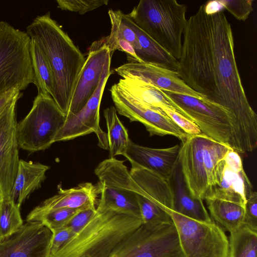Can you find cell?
Masks as SVG:
<instances>
[{
  "label": "cell",
  "mask_w": 257,
  "mask_h": 257,
  "mask_svg": "<svg viewBox=\"0 0 257 257\" xmlns=\"http://www.w3.org/2000/svg\"><path fill=\"white\" fill-rule=\"evenodd\" d=\"M204 9L206 14H213L222 11L223 7L218 1H211L208 2L206 5L204 4Z\"/></svg>",
  "instance_id": "41"
},
{
  "label": "cell",
  "mask_w": 257,
  "mask_h": 257,
  "mask_svg": "<svg viewBox=\"0 0 257 257\" xmlns=\"http://www.w3.org/2000/svg\"><path fill=\"white\" fill-rule=\"evenodd\" d=\"M55 195L43 201L33 210L37 212L47 211L60 208L81 209L95 206L99 195L96 185L91 183H81L68 189L58 187Z\"/></svg>",
  "instance_id": "21"
},
{
  "label": "cell",
  "mask_w": 257,
  "mask_h": 257,
  "mask_svg": "<svg viewBox=\"0 0 257 257\" xmlns=\"http://www.w3.org/2000/svg\"><path fill=\"white\" fill-rule=\"evenodd\" d=\"M96 211V206H90L79 209L64 227L71 229L75 234L78 233L89 222Z\"/></svg>",
  "instance_id": "35"
},
{
  "label": "cell",
  "mask_w": 257,
  "mask_h": 257,
  "mask_svg": "<svg viewBox=\"0 0 257 257\" xmlns=\"http://www.w3.org/2000/svg\"><path fill=\"white\" fill-rule=\"evenodd\" d=\"M94 173L98 179L96 186L100 195L96 208L142 218L137 183L123 161L115 158L104 160Z\"/></svg>",
  "instance_id": "7"
},
{
  "label": "cell",
  "mask_w": 257,
  "mask_h": 257,
  "mask_svg": "<svg viewBox=\"0 0 257 257\" xmlns=\"http://www.w3.org/2000/svg\"><path fill=\"white\" fill-rule=\"evenodd\" d=\"M173 197V211L187 217L203 222L211 218L203 200L193 197L186 184L179 159L168 179Z\"/></svg>",
  "instance_id": "20"
},
{
  "label": "cell",
  "mask_w": 257,
  "mask_h": 257,
  "mask_svg": "<svg viewBox=\"0 0 257 257\" xmlns=\"http://www.w3.org/2000/svg\"><path fill=\"white\" fill-rule=\"evenodd\" d=\"M237 20L245 21L253 11L252 0H218Z\"/></svg>",
  "instance_id": "34"
},
{
  "label": "cell",
  "mask_w": 257,
  "mask_h": 257,
  "mask_svg": "<svg viewBox=\"0 0 257 257\" xmlns=\"http://www.w3.org/2000/svg\"><path fill=\"white\" fill-rule=\"evenodd\" d=\"M103 114L107 128L109 158L122 155L131 140L127 131L119 120L115 107L106 108Z\"/></svg>",
  "instance_id": "27"
},
{
  "label": "cell",
  "mask_w": 257,
  "mask_h": 257,
  "mask_svg": "<svg viewBox=\"0 0 257 257\" xmlns=\"http://www.w3.org/2000/svg\"><path fill=\"white\" fill-rule=\"evenodd\" d=\"M53 232L42 223L27 221L0 242V257H50Z\"/></svg>",
  "instance_id": "15"
},
{
  "label": "cell",
  "mask_w": 257,
  "mask_h": 257,
  "mask_svg": "<svg viewBox=\"0 0 257 257\" xmlns=\"http://www.w3.org/2000/svg\"><path fill=\"white\" fill-rule=\"evenodd\" d=\"M127 25L135 33L141 49L136 51L138 57L143 62L159 65L178 71L179 60L158 45L125 15Z\"/></svg>",
  "instance_id": "23"
},
{
  "label": "cell",
  "mask_w": 257,
  "mask_h": 257,
  "mask_svg": "<svg viewBox=\"0 0 257 257\" xmlns=\"http://www.w3.org/2000/svg\"><path fill=\"white\" fill-rule=\"evenodd\" d=\"M143 223L142 219L100 209L52 257H111L120 243Z\"/></svg>",
  "instance_id": "3"
},
{
  "label": "cell",
  "mask_w": 257,
  "mask_h": 257,
  "mask_svg": "<svg viewBox=\"0 0 257 257\" xmlns=\"http://www.w3.org/2000/svg\"><path fill=\"white\" fill-rule=\"evenodd\" d=\"M26 33L39 47L51 67L54 77L52 97L66 115L85 61L84 55L51 17L50 12L36 17L27 27Z\"/></svg>",
  "instance_id": "2"
},
{
  "label": "cell",
  "mask_w": 257,
  "mask_h": 257,
  "mask_svg": "<svg viewBox=\"0 0 257 257\" xmlns=\"http://www.w3.org/2000/svg\"><path fill=\"white\" fill-rule=\"evenodd\" d=\"M66 120L51 96L37 94L30 112L17 123L19 147L31 153L49 148Z\"/></svg>",
  "instance_id": "8"
},
{
  "label": "cell",
  "mask_w": 257,
  "mask_h": 257,
  "mask_svg": "<svg viewBox=\"0 0 257 257\" xmlns=\"http://www.w3.org/2000/svg\"><path fill=\"white\" fill-rule=\"evenodd\" d=\"M111 58L109 49L105 45L95 49L89 48L72 94L66 118L81 110L93 95L101 80L104 67Z\"/></svg>",
  "instance_id": "17"
},
{
  "label": "cell",
  "mask_w": 257,
  "mask_h": 257,
  "mask_svg": "<svg viewBox=\"0 0 257 257\" xmlns=\"http://www.w3.org/2000/svg\"><path fill=\"white\" fill-rule=\"evenodd\" d=\"M232 149L202 134L181 143L179 154L187 188L195 198L205 200L214 180L219 162Z\"/></svg>",
  "instance_id": "5"
},
{
  "label": "cell",
  "mask_w": 257,
  "mask_h": 257,
  "mask_svg": "<svg viewBox=\"0 0 257 257\" xmlns=\"http://www.w3.org/2000/svg\"><path fill=\"white\" fill-rule=\"evenodd\" d=\"M228 241V257H257V231L243 225Z\"/></svg>",
  "instance_id": "29"
},
{
  "label": "cell",
  "mask_w": 257,
  "mask_h": 257,
  "mask_svg": "<svg viewBox=\"0 0 257 257\" xmlns=\"http://www.w3.org/2000/svg\"><path fill=\"white\" fill-rule=\"evenodd\" d=\"M234 49L224 12L207 14L203 4L187 20L177 72L190 88L229 113L234 121L230 147L246 153L257 146V116L242 86Z\"/></svg>",
  "instance_id": "1"
},
{
  "label": "cell",
  "mask_w": 257,
  "mask_h": 257,
  "mask_svg": "<svg viewBox=\"0 0 257 257\" xmlns=\"http://www.w3.org/2000/svg\"><path fill=\"white\" fill-rule=\"evenodd\" d=\"M205 201L213 220L230 233L236 231L243 225V205L216 198L207 199Z\"/></svg>",
  "instance_id": "25"
},
{
  "label": "cell",
  "mask_w": 257,
  "mask_h": 257,
  "mask_svg": "<svg viewBox=\"0 0 257 257\" xmlns=\"http://www.w3.org/2000/svg\"><path fill=\"white\" fill-rule=\"evenodd\" d=\"M170 215L185 257H228L227 237L214 221H200L173 211Z\"/></svg>",
  "instance_id": "10"
},
{
  "label": "cell",
  "mask_w": 257,
  "mask_h": 257,
  "mask_svg": "<svg viewBox=\"0 0 257 257\" xmlns=\"http://www.w3.org/2000/svg\"><path fill=\"white\" fill-rule=\"evenodd\" d=\"M111 257H185L174 223H143L117 247Z\"/></svg>",
  "instance_id": "9"
},
{
  "label": "cell",
  "mask_w": 257,
  "mask_h": 257,
  "mask_svg": "<svg viewBox=\"0 0 257 257\" xmlns=\"http://www.w3.org/2000/svg\"><path fill=\"white\" fill-rule=\"evenodd\" d=\"M114 71L122 78H136L168 91L189 95L199 99L205 97L190 88L177 71L149 63L128 62Z\"/></svg>",
  "instance_id": "18"
},
{
  "label": "cell",
  "mask_w": 257,
  "mask_h": 257,
  "mask_svg": "<svg viewBox=\"0 0 257 257\" xmlns=\"http://www.w3.org/2000/svg\"><path fill=\"white\" fill-rule=\"evenodd\" d=\"M252 189L239 153L231 149L218 164L213 184L205 200L219 199L244 206Z\"/></svg>",
  "instance_id": "13"
},
{
  "label": "cell",
  "mask_w": 257,
  "mask_h": 257,
  "mask_svg": "<svg viewBox=\"0 0 257 257\" xmlns=\"http://www.w3.org/2000/svg\"><path fill=\"white\" fill-rule=\"evenodd\" d=\"M79 209L60 208L43 212L32 210L27 216L26 221L42 223L52 231L64 227Z\"/></svg>",
  "instance_id": "31"
},
{
  "label": "cell",
  "mask_w": 257,
  "mask_h": 257,
  "mask_svg": "<svg viewBox=\"0 0 257 257\" xmlns=\"http://www.w3.org/2000/svg\"><path fill=\"white\" fill-rule=\"evenodd\" d=\"M3 200H4L3 196V194L1 192V191H0V209H1V207L2 206V204L3 201ZM1 239H0V242H1Z\"/></svg>",
  "instance_id": "42"
},
{
  "label": "cell",
  "mask_w": 257,
  "mask_h": 257,
  "mask_svg": "<svg viewBox=\"0 0 257 257\" xmlns=\"http://www.w3.org/2000/svg\"><path fill=\"white\" fill-rule=\"evenodd\" d=\"M49 168L40 163L20 160L11 195V198L19 207L31 192L41 187Z\"/></svg>",
  "instance_id": "22"
},
{
  "label": "cell",
  "mask_w": 257,
  "mask_h": 257,
  "mask_svg": "<svg viewBox=\"0 0 257 257\" xmlns=\"http://www.w3.org/2000/svg\"><path fill=\"white\" fill-rule=\"evenodd\" d=\"M52 232L50 257L53 256L76 234L66 227L57 229L52 231Z\"/></svg>",
  "instance_id": "38"
},
{
  "label": "cell",
  "mask_w": 257,
  "mask_h": 257,
  "mask_svg": "<svg viewBox=\"0 0 257 257\" xmlns=\"http://www.w3.org/2000/svg\"><path fill=\"white\" fill-rule=\"evenodd\" d=\"M110 62L111 60L106 64L99 85L93 95L81 110L66 118L55 139V142L73 140L94 133L98 138L99 146L108 149L107 134L99 125V108L103 90L112 73Z\"/></svg>",
  "instance_id": "14"
},
{
  "label": "cell",
  "mask_w": 257,
  "mask_h": 257,
  "mask_svg": "<svg viewBox=\"0 0 257 257\" xmlns=\"http://www.w3.org/2000/svg\"><path fill=\"white\" fill-rule=\"evenodd\" d=\"M17 101H14L0 116V191L4 199H11L20 160L17 137Z\"/></svg>",
  "instance_id": "16"
},
{
  "label": "cell",
  "mask_w": 257,
  "mask_h": 257,
  "mask_svg": "<svg viewBox=\"0 0 257 257\" xmlns=\"http://www.w3.org/2000/svg\"><path fill=\"white\" fill-rule=\"evenodd\" d=\"M187 7L176 0H141L126 15L158 45L179 60Z\"/></svg>",
  "instance_id": "4"
},
{
  "label": "cell",
  "mask_w": 257,
  "mask_h": 257,
  "mask_svg": "<svg viewBox=\"0 0 257 257\" xmlns=\"http://www.w3.org/2000/svg\"><path fill=\"white\" fill-rule=\"evenodd\" d=\"M116 84L137 99L159 108L162 106L168 107L187 118L183 111L160 88L150 83L136 78H122Z\"/></svg>",
  "instance_id": "24"
},
{
  "label": "cell",
  "mask_w": 257,
  "mask_h": 257,
  "mask_svg": "<svg viewBox=\"0 0 257 257\" xmlns=\"http://www.w3.org/2000/svg\"><path fill=\"white\" fill-rule=\"evenodd\" d=\"M108 0H57L58 8L83 15L102 6L107 5Z\"/></svg>",
  "instance_id": "33"
},
{
  "label": "cell",
  "mask_w": 257,
  "mask_h": 257,
  "mask_svg": "<svg viewBox=\"0 0 257 257\" xmlns=\"http://www.w3.org/2000/svg\"><path fill=\"white\" fill-rule=\"evenodd\" d=\"M117 112L131 121H138L151 136H173L185 141L191 136L184 132L161 109L137 99L120 88L116 83L110 89Z\"/></svg>",
  "instance_id": "12"
},
{
  "label": "cell",
  "mask_w": 257,
  "mask_h": 257,
  "mask_svg": "<svg viewBox=\"0 0 257 257\" xmlns=\"http://www.w3.org/2000/svg\"><path fill=\"white\" fill-rule=\"evenodd\" d=\"M180 146L163 149L152 148L130 141L122 156L132 167L149 170L168 180L178 159Z\"/></svg>",
  "instance_id": "19"
},
{
  "label": "cell",
  "mask_w": 257,
  "mask_h": 257,
  "mask_svg": "<svg viewBox=\"0 0 257 257\" xmlns=\"http://www.w3.org/2000/svg\"><path fill=\"white\" fill-rule=\"evenodd\" d=\"M19 207L11 198L4 199L0 209V239H5L24 224Z\"/></svg>",
  "instance_id": "30"
},
{
  "label": "cell",
  "mask_w": 257,
  "mask_h": 257,
  "mask_svg": "<svg viewBox=\"0 0 257 257\" xmlns=\"http://www.w3.org/2000/svg\"><path fill=\"white\" fill-rule=\"evenodd\" d=\"M160 109L189 136L202 134L199 127L194 122L177 111L165 106H161Z\"/></svg>",
  "instance_id": "36"
},
{
  "label": "cell",
  "mask_w": 257,
  "mask_h": 257,
  "mask_svg": "<svg viewBox=\"0 0 257 257\" xmlns=\"http://www.w3.org/2000/svg\"><path fill=\"white\" fill-rule=\"evenodd\" d=\"M243 225L257 231V193L253 191L244 205Z\"/></svg>",
  "instance_id": "37"
},
{
  "label": "cell",
  "mask_w": 257,
  "mask_h": 257,
  "mask_svg": "<svg viewBox=\"0 0 257 257\" xmlns=\"http://www.w3.org/2000/svg\"><path fill=\"white\" fill-rule=\"evenodd\" d=\"M108 14L111 23L110 34L99 41L94 42L90 48L95 49L105 45L109 49L110 56L112 57L116 50L117 41L124 40L133 46L135 51L140 50L141 46L135 33L125 22V14L119 10L114 11L112 9L108 10Z\"/></svg>",
  "instance_id": "26"
},
{
  "label": "cell",
  "mask_w": 257,
  "mask_h": 257,
  "mask_svg": "<svg viewBox=\"0 0 257 257\" xmlns=\"http://www.w3.org/2000/svg\"><path fill=\"white\" fill-rule=\"evenodd\" d=\"M137 200L143 223L173 222L169 213L144 196L137 194Z\"/></svg>",
  "instance_id": "32"
},
{
  "label": "cell",
  "mask_w": 257,
  "mask_h": 257,
  "mask_svg": "<svg viewBox=\"0 0 257 257\" xmlns=\"http://www.w3.org/2000/svg\"><path fill=\"white\" fill-rule=\"evenodd\" d=\"M31 57L34 73V84L38 94L52 97L54 77L51 67L45 56L36 43L31 40Z\"/></svg>",
  "instance_id": "28"
},
{
  "label": "cell",
  "mask_w": 257,
  "mask_h": 257,
  "mask_svg": "<svg viewBox=\"0 0 257 257\" xmlns=\"http://www.w3.org/2000/svg\"><path fill=\"white\" fill-rule=\"evenodd\" d=\"M161 90L189 119L199 127L203 134L230 147L234 121L224 108L206 98L199 99L191 96Z\"/></svg>",
  "instance_id": "11"
},
{
  "label": "cell",
  "mask_w": 257,
  "mask_h": 257,
  "mask_svg": "<svg viewBox=\"0 0 257 257\" xmlns=\"http://www.w3.org/2000/svg\"><path fill=\"white\" fill-rule=\"evenodd\" d=\"M115 49L125 53L127 55V58L129 62H143L137 55L133 46L127 41L118 40Z\"/></svg>",
  "instance_id": "39"
},
{
  "label": "cell",
  "mask_w": 257,
  "mask_h": 257,
  "mask_svg": "<svg viewBox=\"0 0 257 257\" xmlns=\"http://www.w3.org/2000/svg\"><path fill=\"white\" fill-rule=\"evenodd\" d=\"M34 83L31 39L26 33L0 21V95L20 91Z\"/></svg>",
  "instance_id": "6"
},
{
  "label": "cell",
  "mask_w": 257,
  "mask_h": 257,
  "mask_svg": "<svg viewBox=\"0 0 257 257\" xmlns=\"http://www.w3.org/2000/svg\"><path fill=\"white\" fill-rule=\"evenodd\" d=\"M21 96V93L17 89H13L0 95V116L8 106Z\"/></svg>",
  "instance_id": "40"
}]
</instances>
